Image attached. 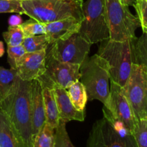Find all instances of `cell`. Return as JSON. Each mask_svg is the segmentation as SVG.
I'll return each mask as SVG.
<instances>
[{
    "label": "cell",
    "mask_w": 147,
    "mask_h": 147,
    "mask_svg": "<svg viewBox=\"0 0 147 147\" xmlns=\"http://www.w3.org/2000/svg\"><path fill=\"white\" fill-rule=\"evenodd\" d=\"M104 1L110 40L119 42L135 40V33L140 27L139 19L119 0Z\"/></svg>",
    "instance_id": "5"
},
{
    "label": "cell",
    "mask_w": 147,
    "mask_h": 147,
    "mask_svg": "<svg viewBox=\"0 0 147 147\" xmlns=\"http://www.w3.org/2000/svg\"><path fill=\"white\" fill-rule=\"evenodd\" d=\"M47 50L35 53H26L17 63L16 71L22 80L32 81L37 80L45 72Z\"/></svg>",
    "instance_id": "12"
},
{
    "label": "cell",
    "mask_w": 147,
    "mask_h": 147,
    "mask_svg": "<svg viewBox=\"0 0 147 147\" xmlns=\"http://www.w3.org/2000/svg\"><path fill=\"white\" fill-rule=\"evenodd\" d=\"M134 63L141 65L147 71V32L132 41Z\"/></svg>",
    "instance_id": "20"
},
{
    "label": "cell",
    "mask_w": 147,
    "mask_h": 147,
    "mask_svg": "<svg viewBox=\"0 0 147 147\" xmlns=\"http://www.w3.org/2000/svg\"><path fill=\"white\" fill-rule=\"evenodd\" d=\"M31 93L32 81L18 78L12 91L1 100L0 109L8 118L24 147H33Z\"/></svg>",
    "instance_id": "1"
},
{
    "label": "cell",
    "mask_w": 147,
    "mask_h": 147,
    "mask_svg": "<svg viewBox=\"0 0 147 147\" xmlns=\"http://www.w3.org/2000/svg\"><path fill=\"white\" fill-rule=\"evenodd\" d=\"M80 81L89 100H98L106 106L110 96V73L107 62L98 54L86 57L80 67Z\"/></svg>",
    "instance_id": "3"
},
{
    "label": "cell",
    "mask_w": 147,
    "mask_h": 147,
    "mask_svg": "<svg viewBox=\"0 0 147 147\" xmlns=\"http://www.w3.org/2000/svg\"><path fill=\"white\" fill-rule=\"evenodd\" d=\"M26 53L25 50L22 45L18 46H7V54H8V62L11 69L15 70L16 65L18 60Z\"/></svg>",
    "instance_id": "29"
},
{
    "label": "cell",
    "mask_w": 147,
    "mask_h": 147,
    "mask_svg": "<svg viewBox=\"0 0 147 147\" xmlns=\"http://www.w3.org/2000/svg\"><path fill=\"white\" fill-rule=\"evenodd\" d=\"M42 88L45 110L46 123L55 129L60 122V115L55 98L54 90L47 87Z\"/></svg>",
    "instance_id": "17"
},
{
    "label": "cell",
    "mask_w": 147,
    "mask_h": 147,
    "mask_svg": "<svg viewBox=\"0 0 147 147\" xmlns=\"http://www.w3.org/2000/svg\"><path fill=\"white\" fill-rule=\"evenodd\" d=\"M110 83V96L107 104L103 106V116L122 121L132 134L137 119L125 96L123 88L111 80Z\"/></svg>",
    "instance_id": "10"
},
{
    "label": "cell",
    "mask_w": 147,
    "mask_h": 147,
    "mask_svg": "<svg viewBox=\"0 0 147 147\" xmlns=\"http://www.w3.org/2000/svg\"><path fill=\"white\" fill-rule=\"evenodd\" d=\"M82 20L74 17L57 20L45 24V35L49 44L52 45L58 40H64L78 32Z\"/></svg>",
    "instance_id": "13"
},
{
    "label": "cell",
    "mask_w": 147,
    "mask_h": 147,
    "mask_svg": "<svg viewBox=\"0 0 147 147\" xmlns=\"http://www.w3.org/2000/svg\"><path fill=\"white\" fill-rule=\"evenodd\" d=\"M119 1L123 4L128 6V7H129V6H133L134 7L135 3V0H119Z\"/></svg>",
    "instance_id": "31"
},
{
    "label": "cell",
    "mask_w": 147,
    "mask_h": 147,
    "mask_svg": "<svg viewBox=\"0 0 147 147\" xmlns=\"http://www.w3.org/2000/svg\"><path fill=\"white\" fill-rule=\"evenodd\" d=\"M45 67V72L37 79L42 87L52 89L60 87L67 89L73 83L80 80V65L60 62L47 53Z\"/></svg>",
    "instance_id": "8"
},
{
    "label": "cell",
    "mask_w": 147,
    "mask_h": 147,
    "mask_svg": "<svg viewBox=\"0 0 147 147\" xmlns=\"http://www.w3.org/2000/svg\"><path fill=\"white\" fill-rule=\"evenodd\" d=\"M22 23V19L20 14L17 15H12L9 18V26H17L20 25Z\"/></svg>",
    "instance_id": "30"
},
{
    "label": "cell",
    "mask_w": 147,
    "mask_h": 147,
    "mask_svg": "<svg viewBox=\"0 0 147 147\" xmlns=\"http://www.w3.org/2000/svg\"><path fill=\"white\" fill-rule=\"evenodd\" d=\"M87 147H137L133 136L121 137L105 117L93 124Z\"/></svg>",
    "instance_id": "11"
},
{
    "label": "cell",
    "mask_w": 147,
    "mask_h": 147,
    "mask_svg": "<svg viewBox=\"0 0 147 147\" xmlns=\"http://www.w3.org/2000/svg\"><path fill=\"white\" fill-rule=\"evenodd\" d=\"M17 79L18 76L16 70H8L0 66V96L1 100L12 91Z\"/></svg>",
    "instance_id": "19"
},
{
    "label": "cell",
    "mask_w": 147,
    "mask_h": 147,
    "mask_svg": "<svg viewBox=\"0 0 147 147\" xmlns=\"http://www.w3.org/2000/svg\"><path fill=\"white\" fill-rule=\"evenodd\" d=\"M4 54V44L1 41H0V57H2Z\"/></svg>",
    "instance_id": "32"
},
{
    "label": "cell",
    "mask_w": 147,
    "mask_h": 147,
    "mask_svg": "<svg viewBox=\"0 0 147 147\" xmlns=\"http://www.w3.org/2000/svg\"><path fill=\"white\" fill-rule=\"evenodd\" d=\"M132 41L104 40L101 42L97 53L109 64L110 80L121 87L126 83L134 63Z\"/></svg>",
    "instance_id": "4"
},
{
    "label": "cell",
    "mask_w": 147,
    "mask_h": 147,
    "mask_svg": "<svg viewBox=\"0 0 147 147\" xmlns=\"http://www.w3.org/2000/svg\"><path fill=\"white\" fill-rule=\"evenodd\" d=\"M137 147H147V119H139L132 132Z\"/></svg>",
    "instance_id": "25"
},
{
    "label": "cell",
    "mask_w": 147,
    "mask_h": 147,
    "mask_svg": "<svg viewBox=\"0 0 147 147\" xmlns=\"http://www.w3.org/2000/svg\"><path fill=\"white\" fill-rule=\"evenodd\" d=\"M20 27L22 29L25 37L45 34V24L34 19L30 18L29 20L22 22L20 24Z\"/></svg>",
    "instance_id": "26"
},
{
    "label": "cell",
    "mask_w": 147,
    "mask_h": 147,
    "mask_svg": "<svg viewBox=\"0 0 147 147\" xmlns=\"http://www.w3.org/2000/svg\"><path fill=\"white\" fill-rule=\"evenodd\" d=\"M22 45L26 53H35L41 50H47L50 46L45 34L24 37Z\"/></svg>",
    "instance_id": "22"
},
{
    "label": "cell",
    "mask_w": 147,
    "mask_h": 147,
    "mask_svg": "<svg viewBox=\"0 0 147 147\" xmlns=\"http://www.w3.org/2000/svg\"><path fill=\"white\" fill-rule=\"evenodd\" d=\"M122 88L136 119H146L147 72L146 69L141 65L133 63L130 75Z\"/></svg>",
    "instance_id": "7"
},
{
    "label": "cell",
    "mask_w": 147,
    "mask_h": 147,
    "mask_svg": "<svg viewBox=\"0 0 147 147\" xmlns=\"http://www.w3.org/2000/svg\"><path fill=\"white\" fill-rule=\"evenodd\" d=\"M50 46L47 53L56 60L81 65L88 55L91 44L77 32L66 40L55 42Z\"/></svg>",
    "instance_id": "9"
},
{
    "label": "cell",
    "mask_w": 147,
    "mask_h": 147,
    "mask_svg": "<svg viewBox=\"0 0 147 147\" xmlns=\"http://www.w3.org/2000/svg\"><path fill=\"white\" fill-rule=\"evenodd\" d=\"M66 90L70 101L76 110L84 111L88 99L87 92L83 83L78 80L73 83Z\"/></svg>",
    "instance_id": "18"
},
{
    "label": "cell",
    "mask_w": 147,
    "mask_h": 147,
    "mask_svg": "<svg viewBox=\"0 0 147 147\" xmlns=\"http://www.w3.org/2000/svg\"><path fill=\"white\" fill-rule=\"evenodd\" d=\"M1 96H0V109H1Z\"/></svg>",
    "instance_id": "33"
},
{
    "label": "cell",
    "mask_w": 147,
    "mask_h": 147,
    "mask_svg": "<svg viewBox=\"0 0 147 147\" xmlns=\"http://www.w3.org/2000/svg\"><path fill=\"white\" fill-rule=\"evenodd\" d=\"M3 37L7 46H18L22 44L24 34L20 25L9 26L7 31L3 32Z\"/></svg>",
    "instance_id": "23"
},
{
    "label": "cell",
    "mask_w": 147,
    "mask_h": 147,
    "mask_svg": "<svg viewBox=\"0 0 147 147\" xmlns=\"http://www.w3.org/2000/svg\"><path fill=\"white\" fill-rule=\"evenodd\" d=\"M32 122L33 140L46 123L45 110L42 96V88L37 80L32 81Z\"/></svg>",
    "instance_id": "14"
},
{
    "label": "cell",
    "mask_w": 147,
    "mask_h": 147,
    "mask_svg": "<svg viewBox=\"0 0 147 147\" xmlns=\"http://www.w3.org/2000/svg\"><path fill=\"white\" fill-rule=\"evenodd\" d=\"M134 7L143 32H147V0H135Z\"/></svg>",
    "instance_id": "28"
},
{
    "label": "cell",
    "mask_w": 147,
    "mask_h": 147,
    "mask_svg": "<svg viewBox=\"0 0 147 147\" xmlns=\"http://www.w3.org/2000/svg\"><path fill=\"white\" fill-rule=\"evenodd\" d=\"M83 19L78 33L90 44L110 39L104 0H87L83 5Z\"/></svg>",
    "instance_id": "6"
},
{
    "label": "cell",
    "mask_w": 147,
    "mask_h": 147,
    "mask_svg": "<svg viewBox=\"0 0 147 147\" xmlns=\"http://www.w3.org/2000/svg\"><path fill=\"white\" fill-rule=\"evenodd\" d=\"M146 72H147V71H146Z\"/></svg>",
    "instance_id": "35"
},
{
    "label": "cell",
    "mask_w": 147,
    "mask_h": 147,
    "mask_svg": "<svg viewBox=\"0 0 147 147\" xmlns=\"http://www.w3.org/2000/svg\"><path fill=\"white\" fill-rule=\"evenodd\" d=\"M55 129L51 126L45 123L43 127L33 140V147H54Z\"/></svg>",
    "instance_id": "21"
},
{
    "label": "cell",
    "mask_w": 147,
    "mask_h": 147,
    "mask_svg": "<svg viewBox=\"0 0 147 147\" xmlns=\"http://www.w3.org/2000/svg\"><path fill=\"white\" fill-rule=\"evenodd\" d=\"M1 13H17L24 14V9L20 0H0V14Z\"/></svg>",
    "instance_id": "27"
},
{
    "label": "cell",
    "mask_w": 147,
    "mask_h": 147,
    "mask_svg": "<svg viewBox=\"0 0 147 147\" xmlns=\"http://www.w3.org/2000/svg\"><path fill=\"white\" fill-rule=\"evenodd\" d=\"M66 122L60 121L55 129L54 147H75L70 141L66 129Z\"/></svg>",
    "instance_id": "24"
},
{
    "label": "cell",
    "mask_w": 147,
    "mask_h": 147,
    "mask_svg": "<svg viewBox=\"0 0 147 147\" xmlns=\"http://www.w3.org/2000/svg\"><path fill=\"white\" fill-rule=\"evenodd\" d=\"M60 115V121L67 123L71 121H84L85 112L76 110L72 104L66 89L60 87L53 88Z\"/></svg>",
    "instance_id": "15"
},
{
    "label": "cell",
    "mask_w": 147,
    "mask_h": 147,
    "mask_svg": "<svg viewBox=\"0 0 147 147\" xmlns=\"http://www.w3.org/2000/svg\"><path fill=\"white\" fill-rule=\"evenodd\" d=\"M20 1H24V0H20Z\"/></svg>",
    "instance_id": "34"
},
{
    "label": "cell",
    "mask_w": 147,
    "mask_h": 147,
    "mask_svg": "<svg viewBox=\"0 0 147 147\" xmlns=\"http://www.w3.org/2000/svg\"><path fill=\"white\" fill-rule=\"evenodd\" d=\"M83 0H24V14L43 24L74 17L83 21Z\"/></svg>",
    "instance_id": "2"
},
{
    "label": "cell",
    "mask_w": 147,
    "mask_h": 147,
    "mask_svg": "<svg viewBox=\"0 0 147 147\" xmlns=\"http://www.w3.org/2000/svg\"><path fill=\"white\" fill-rule=\"evenodd\" d=\"M0 147H24L15 129L0 110Z\"/></svg>",
    "instance_id": "16"
}]
</instances>
